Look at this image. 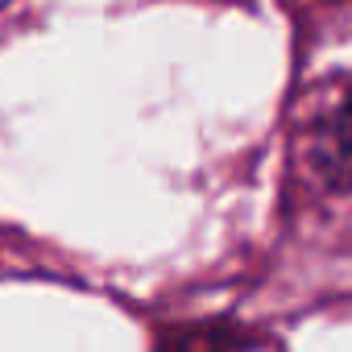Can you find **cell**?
<instances>
[{
  "label": "cell",
  "mask_w": 352,
  "mask_h": 352,
  "mask_svg": "<svg viewBox=\"0 0 352 352\" xmlns=\"http://www.w3.org/2000/svg\"><path fill=\"white\" fill-rule=\"evenodd\" d=\"M166 352H245V344L228 327H204V331H183L179 344Z\"/></svg>",
  "instance_id": "obj_2"
},
{
  "label": "cell",
  "mask_w": 352,
  "mask_h": 352,
  "mask_svg": "<svg viewBox=\"0 0 352 352\" xmlns=\"http://www.w3.org/2000/svg\"><path fill=\"white\" fill-rule=\"evenodd\" d=\"M315 170L331 191H352V91L336 104L315 137Z\"/></svg>",
  "instance_id": "obj_1"
}]
</instances>
